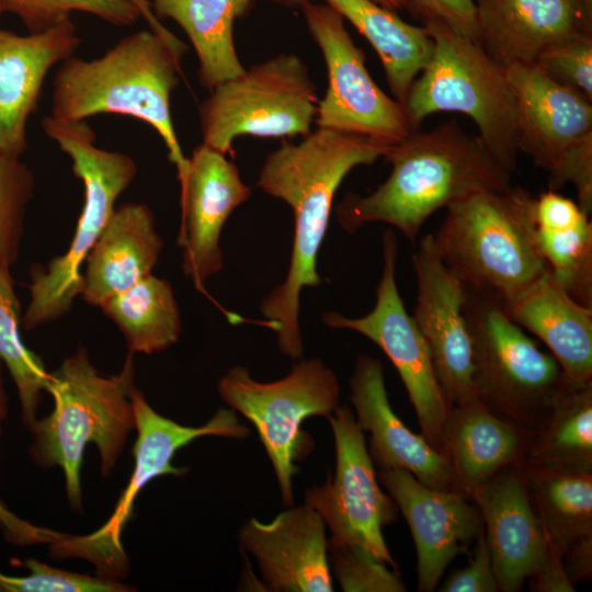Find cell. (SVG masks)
I'll list each match as a JSON object with an SVG mask.
<instances>
[{"label":"cell","mask_w":592,"mask_h":592,"mask_svg":"<svg viewBox=\"0 0 592 592\" xmlns=\"http://www.w3.org/2000/svg\"><path fill=\"white\" fill-rule=\"evenodd\" d=\"M130 1L138 9L140 18L145 20L149 29L156 34H158L160 37H162L180 58H183V56L187 52L186 44L180 41L160 22V20L153 13L149 0Z\"/></svg>","instance_id":"ee69618b"},{"label":"cell","mask_w":592,"mask_h":592,"mask_svg":"<svg viewBox=\"0 0 592 592\" xmlns=\"http://www.w3.org/2000/svg\"><path fill=\"white\" fill-rule=\"evenodd\" d=\"M534 592H573V583L569 580L562 562V556L548 542L545 559L538 570L527 579Z\"/></svg>","instance_id":"60d3db41"},{"label":"cell","mask_w":592,"mask_h":592,"mask_svg":"<svg viewBox=\"0 0 592 592\" xmlns=\"http://www.w3.org/2000/svg\"><path fill=\"white\" fill-rule=\"evenodd\" d=\"M137 440L133 447L134 469L106 523L90 535H58L50 544L56 558H83L96 568L100 577L119 579L127 574L128 559L122 546V532L128 522L134 500L153 478L182 476L187 468L172 465L175 453L201 436L214 435L243 440L250 429L231 408L219 409L205 424L186 426L156 412L136 388L133 394Z\"/></svg>","instance_id":"8fae6325"},{"label":"cell","mask_w":592,"mask_h":592,"mask_svg":"<svg viewBox=\"0 0 592 592\" xmlns=\"http://www.w3.org/2000/svg\"><path fill=\"white\" fill-rule=\"evenodd\" d=\"M501 303L515 323L546 345L567 382H592V307L572 298L549 269Z\"/></svg>","instance_id":"cb8c5ba5"},{"label":"cell","mask_w":592,"mask_h":592,"mask_svg":"<svg viewBox=\"0 0 592 592\" xmlns=\"http://www.w3.org/2000/svg\"><path fill=\"white\" fill-rule=\"evenodd\" d=\"M384 158L391 164L386 181L367 195L346 194L337 206V220L346 232L385 223L413 242L436 210L471 194L512 185V174L456 121L411 132Z\"/></svg>","instance_id":"7a4b0ae2"},{"label":"cell","mask_w":592,"mask_h":592,"mask_svg":"<svg viewBox=\"0 0 592 592\" xmlns=\"http://www.w3.org/2000/svg\"><path fill=\"white\" fill-rule=\"evenodd\" d=\"M0 9V18L2 14ZM81 38L70 19L43 32L18 35L0 25V151L21 159L26 124L37 110L49 70L73 56Z\"/></svg>","instance_id":"7402d4cb"},{"label":"cell","mask_w":592,"mask_h":592,"mask_svg":"<svg viewBox=\"0 0 592 592\" xmlns=\"http://www.w3.org/2000/svg\"><path fill=\"white\" fill-rule=\"evenodd\" d=\"M10 264L0 259V361L7 366L19 394L22 421L30 430L46 391L49 373L41 357L25 346L20 334L21 307Z\"/></svg>","instance_id":"1f68e13d"},{"label":"cell","mask_w":592,"mask_h":592,"mask_svg":"<svg viewBox=\"0 0 592 592\" xmlns=\"http://www.w3.org/2000/svg\"><path fill=\"white\" fill-rule=\"evenodd\" d=\"M221 399L254 426L274 468L282 502L294 503L295 462L306 448L300 432L309 417L329 418L339 407L340 385L334 372L319 358H299L282 379L260 383L244 366H234L218 382Z\"/></svg>","instance_id":"30bf717a"},{"label":"cell","mask_w":592,"mask_h":592,"mask_svg":"<svg viewBox=\"0 0 592 592\" xmlns=\"http://www.w3.org/2000/svg\"><path fill=\"white\" fill-rule=\"evenodd\" d=\"M158 19H172L189 37L198 60L201 83L208 90L246 68L234 43V25L252 0H149Z\"/></svg>","instance_id":"83f0119b"},{"label":"cell","mask_w":592,"mask_h":592,"mask_svg":"<svg viewBox=\"0 0 592 592\" xmlns=\"http://www.w3.org/2000/svg\"><path fill=\"white\" fill-rule=\"evenodd\" d=\"M334 439L335 470L322 486L305 491V503L322 517L335 545H358L397 570L383 528L398 515V506L377 479L364 432L346 406L328 418Z\"/></svg>","instance_id":"5bb4252c"},{"label":"cell","mask_w":592,"mask_h":592,"mask_svg":"<svg viewBox=\"0 0 592 592\" xmlns=\"http://www.w3.org/2000/svg\"><path fill=\"white\" fill-rule=\"evenodd\" d=\"M226 156L202 143L189 158L186 175L180 183L178 246L183 249V273L197 289L223 269V227L252 194L238 167Z\"/></svg>","instance_id":"2e32d148"},{"label":"cell","mask_w":592,"mask_h":592,"mask_svg":"<svg viewBox=\"0 0 592 592\" xmlns=\"http://www.w3.org/2000/svg\"><path fill=\"white\" fill-rule=\"evenodd\" d=\"M413 269V318L428 344L439 384L452 407L474 400V343L464 310L466 286L442 261L433 234L419 240Z\"/></svg>","instance_id":"9a60e30c"},{"label":"cell","mask_w":592,"mask_h":592,"mask_svg":"<svg viewBox=\"0 0 592 592\" xmlns=\"http://www.w3.org/2000/svg\"><path fill=\"white\" fill-rule=\"evenodd\" d=\"M473 559L465 568L453 571L441 592H497L499 584L483 532L476 540Z\"/></svg>","instance_id":"ab89813d"},{"label":"cell","mask_w":592,"mask_h":592,"mask_svg":"<svg viewBox=\"0 0 592 592\" xmlns=\"http://www.w3.org/2000/svg\"><path fill=\"white\" fill-rule=\"evenodd\" d=\"M464 310L474 343L477 398L530 434L566 383L559 363L508 316L493 294L466 286Z\"/></svg>","instance_id":"ba28073f"},{"label":"cell","mask_w":592,"mask_h":592,"mask_svg":"<svg viewBox=\"0 0 592 592\" xmlns=\"http://www.w3.org/2000/svg\"><path fill=\"white\" fill-rule=\"evenodd\" d=\"M538 250L557 283L577 301L592 307V224L535 227Z\"/></svg>","instance_id":"d6a6232c"},{"label":"cell","mask_w":592,"mask_h":592,"mask_svg":"<svg viewBox=\"0 0 592 592\" xmlns=\"http://www.w3.org/2000/svg\"><path fill=\"white\" fill-rule=\"evenodd\" d=\"M0 527L4 536L15 544H33L42 540L43 528L35 527L11 513L0 501Z\"/></svg>","instance_id":"7bdbcfd3"},{"label":"cell","mask_w":592,"mask_h":592,"mask_svg":"<svg viewBox=\"0 0 592 592\" xmlns=\"http://www.w3.org/2000/svg\"><path fill=\"white\" fill-rule=\"evenodd\" d=\"M562 562L569 580L590 581L592 576V535L576 540L563 554Z\"/></svg>","instance_id":"b9f144b4"},{"label":"cell","mask_w":592,"mask_h":592,"mask_svg":"<svg viewBox=\"0 0 592 592\" xmlns=\"http://www.w3.org/2000/svg\"><path fill=\"white\" fill-rule=\"evenodd\" d=\"M30 573L22 577L0 572V592H126V584L50 567L33 558L20 560Z\"/></svg>","instance_id":"8d00e7d4"},{"label":"cell","mask_w":592,"mask_h":592,"mask_svg":"<svg viewBox=\"0 0 592 592\" xmlns=\"http://www.w3.org/2000/svg\"><path fill=\"white\" fill-rule=\"evenodd\" d=\"M162 248L153 214L146 204L116 207L84 261L80 296L100 308L151 275Z\"/></svg>","instance_id":"d4e9b609"},{"label":"cell","mask_w":592,"mask_h":592,"mask_svg":"<svg viewBox=\"0 0 592 592\" xmlns=\"http://www.w3.org/2000/svg\"><path fill=\"white\" fill-rule=\"evenodd\" d=\"M135 389L133 353L113 376L99 374L86 349L49 373L46 391L54 399V410L30 429L34 436L30 455L41 467L62 469L72 510L81 509L80 467L86 445H96L102 474L109 475L135 429Z\"/></svg>","instance_id":"277c9868"},{"label":"cell","mask_w":592,"mask_h":592,"mask_svg":"<svg viewBox=\"0 0 592 592\" xmlns=\"http://www.w3.org/2000/svg\"><path fill=\"white\" fill-rule=\"evenodd\" d=\"M521 469L547 539L561 556L592 535V471L525 464Z\"/></svg>","instance_id":"f546056e"},{"label":"cell","mask_w":592,"mask_h":592,"mask_svg":"<svg viewBox=\"0 0 592 592\" xmlns=\"http://www.w3.org/2000/svg\"><path fill=\"white\" fill-rule=\"evenodd\" d=\"M42 127L70 157L72 172L82 181L84 200L66 252L47 265L31 270L30 301L22 317L26 330L49 323L70 310L82 289L81 265L116 208L118 196L137 174L132 157L95 145L96 135L87 121L48 115L43 117Z\"/></svg>","instance_id":"8992f818"},{"label":"cell","mask_w":592,"mask_h":592,"mask_svg":"<svg viewBox=\"0 0 592 592\" xmlns=\"http://www.w3.org/2000/svg\"><path fill=\"white\" fill-rule=\"evenodd\" d=\"M238 537L272 591H333L326 524L310 505L288 508L269 523L251 517Z\"/></svg>","instance_id":"ffe728a7"},{"label":"cell","mask_w":592,"mask_h":592,"mask_svg":"<svg viewBox=\"0 0 592 592\" xmlns=\"http://www.w3.org/2000/svg\"><path fill=\"white\" fill-rule=\"evenodd\" d=\"M35 187L31 169L0 151V259L10 265L20 254L24 219Z\"/></svg>","instance_id":"e575fe53"},{"label":"cell","mask_w":592,"mask_h":592,"mask_svg":"<svg viewBox=\"0 0 592 592\" xmlns=\"http://www.w3.org/2000/svg\"><path fill=\"white\" fill-rule=\"evenodd\" d=\"M277 5H282L285 8H301L307 2H310L311 0H269ZM378 4L391 10V11H398L405 9L403 0H374Z\"/></svg>","instance_id":"f6af8a7d"},{"label":"cell","mask_w":592,"mask_h":592,"mask_svg":"<svg viewBox=\"0 0 592 592\" xmlns=\"http://www.w3.org/2000/svg\"><path fill=\"white\" fill-rule=\"evenodd\" d=\"M0 9L19 16L30 33L50 29L70 19L75 11L117 26L132 25L140 18L130 0H0Z\"/></svg>","instance_id":"836d02e7"},{"label":"cell","mask_w":592,"mask_h":592,"mask_svg":"<svg viewBox=\"0 0 592 592\" xmlns=\"http://www.w3.org/2000/svg\"><path fill=\"white\" fill-rule=\"evenodd\" d=\"M470 499L482 519L499 591H520L540 567L548 545L521 464L498 471L477 487Z\"/></svg>","instance_id":"d6986e66"},{"label":"cell","mask_w":592,"mask_h":592,"mask_svg":"<svg viewBox=\"0 0 592 592\" xmlns=\"http://www.w3.org/2000/svg\"><path fill=\"white\" fill-rule=\"evenodd\" d=\"M329 563L344 592H405L396 569L358 545L328 543Z\"/></svg>","instance_id":"d590c367"},{"label":"cell","mask_w":592,"mask_h":592,"mask_svg":"<svg viewBox=\"0 0 592 592\" xmlns=\"http://www.w3.org/2000/svg\"><path fill=\"white\" fill-rule=\"evenodd\" d=\"M397 255V237L387 229L383 234V272L373 309L357 318L330 310L323 312L321 319L330 328L355 331L383 350L403 383L421 435L444 455L445 429L452 406L436 378L428 344L399 294Z\"/></svg>","instance_id":"7c38bea8"},{"label":"cell","mask_w":592,"mask_h":592,"mask_svg":"<svg viewBox=\"0 0 592 592\" xmlns=\"http://www.w3.org/2000/svg\"><path fill=\"white\" fill-rule=\"evenodd\" d=\"M350 391L356 423L371 434L367 449L378 469L402 468L431 488L455 491L445 455L421 434L413 433L394 412L378 358L369 355L356 358Z\"/></svg>","instance_id":"603a6c76"},{"label":"cell","mask_w":592,"mask_h":592,"mask_svg":"<svg viewBox=\"0 0 592 592\" xmlns=\"http://www.w3.org/2000/svg\"><path fill=\"white\" fill-rule=\"evenodd\" d=\"M318 103L304 61L295 54L275 56L210 90L198 110L203 144L227 155L239 136H306Z\"/></svg>","instance_id":"9c48e42d"},{"label":"cell","mask_w":592,"mask_h":592,"mask_svg":"<svg viewBox=\"0 0 592 592\" xmlns=\"http://www.w3.org/2000/svg\"><path fill=\"white\" fill-rule=\"evenodd\" d=\"M300 9L328 72L316 125L385 145H394L413 132L405 105L387 95L371 77L365 55L354 44L344 19L327 3L310 1Z\"/></svg>","instance_id":"4fadbf2b"},{"label":"cell","mask_w":592,"mask_h":592,"mask_svg":"<svg viewBox=\"0 0 592 592\" xmlns=\"http://www.w3.org/2000/svg\"><path fill=\"white\" fill-rule=\"evenodd\" d=\"M530 434L504 420L478 398L453 406L448 415L444 455L455 491L471 492L498 471L522 464Z\"/></svg>","instance_id":"484cf974"},{"label":"cell","mask_w":592,"mask_h":592,"mask_svg":"<svg viewBox=\"0 0 592 592\" xmlns=\"http://www.w3.org/2000/svg\"><path fill=\"white\" fill-rule=\"evenodd\" d=\"M515 103L517 148L553 174L592 137V100L547 77L535 64L505 68Z\"/></svg>","instance_id":"ac0fdd59"},{"label":"cell","mask_w":592,"mask_h":592,"mask_svg":"<svg viewBox=\"0 0 592 592\" xmlns=\"http://www.w3.org/2000/svg\"><path fill=\"white\" fill-rule=\"evenodd\" d=\"M325 1L368 41L380 59L394 98L405 104L433 52L426 29L405 22L374 0Z\"/></svg>","instance_id":"4316f807"},{"label":"cell","mask_w":592,"mask_h":592,"mask_svg":"<svg viewBox=\"0 0 592 592\" xmlns=\"http://www.w3.org/2000/svg\"><path fill=\"white\" fill-rule=\"evenodd\" d=\"M423 26L434 46L403 104L412 129L418 130L433 113L465 114L475 122L488 151L514 173L519 155L516 115L505 68L477 42L445 24L428 22Z\"/></svg>","instance_id":"52a82bcc"},{"label":"cell","mask_w":592,"mask_h":592,"mask_svg":"<svg viewBox=\"0 0 592 592\" xmlns=\"http://www.w3.org/2000/svg\"><path fill=\"white\" fill-rule=\"evenodd\" d=\"M534 198L512 184L451 204L433 234L442 261L467 287L501 301L521 293L548 269L536 243Z\"/></svg>","instance_id":"5b68a950"},{"label":"cell","mask_w":592,"mask_h":592,"mask_svg":"<svg viewBox=\"0 0 592 592\" xmlns=\"http://www.w3.org/2000/svg\"><path fill=\"white\" fill-rule=\"evenodd\" d=\"M522 464L592 471V382L566 380L530 433Z\"/></svg>","instance_id":"f1b7e54d"},{"label":"cell","mask_w":592,"mask_h":592,"mask_svg":"<svg viewBox=\"0 0 592 592\" xmlns=\"http://www.w3.org/2000/svg\"><path fill=\"white\" fill-rule=\"evenodd\" d=\"M391 145L335 129L317 127L297 144L285 143L265 158L257 186L284 201L294 214V239L287 274L260 305L277 334L280 351L303 355L299 299L305 287H317V271L335 192L358 166L374 163Z\"/></svg>","instance_id":"6da1fadb"},{"label":"cell","mask_w":592,"mask_h":592,"mask_svg":"<svg viewBox=\"0 0 592 592\" xmlns=\"http://www.w3.org/2000/svg\"><path fill=\"white\" fill-rule=\"evenodd\" d=\"M405 9L423 24L440 22L456 33L477 42L475 0H403Z\"/></svg>","instance_id":"f35d334b"},{"label":"cell","mask_w":592,"mask_h":592,"mask_svg":"<svg viewBox=\"0 0 592 592\" xmlns=\"http://www.w3.org/2000/svg\"><path fill=\"white\" fill-rule=\"evenodd\" d=\"M1 369H2V362L0 361V440H1V434H2V423L7 419V415H8V399H7V395L3 387Z\"/></svg>","instance_id":"bcb514c9"},{"label":"cell","mask_w":592,"mask_h":592,"mask_svg":"<svg viewBox=\"0 0 592 592\" xmlns=\"http://www.w3.org/2000/svg\"><path fill=\"white\" fill-rule=\"evenodd\" d=\"M181 59L150 29L125 36L99 58L72 56L60 64L55 75L50 115L87 121L111 113L146 122L163 140L181 183L189 158L178 140L170 109Z\"/></svg>","instance_id":"3957f363"},{"label":"cell","mask_w":592,"mask_h":592,"mask_svg":"<svg viewBox=\"0 0 592 592\" xmlns=\"http://www.w3.org/2000/svg\"><path fill=\"white\" fill-rule=\"evenodd\" d=\"M100 309L121 330L133 354L164 351L182 333L173 288L167 280L153 274L107 299Z\"/></svg>","instance_id":"4dcf8cb0"},{"label":"cell","mask_w":592,"mask_h":592,"mask_svg":"<svg viewBox=\"0 0 592 592\" xmlns=\"http://www.w3.org/2000/svg\"><path fill=\"white\" fill-rule=\"evenodd\" d=\"M477 43L506 68L592 34V0H475Z\"/></svg>","instance_id":"44dd1931"},{"label":"cell","mask_w":592,"mask_h":592,"mask_svg":"<svg viewBox=\"0 0 592 592\" xmlns=\"http://www.w3.org/2000/svg\"><path fill=\"white\" fill-rule=\"evenodd\" d=\"M377 478L409 525L418 590L432 592L451 561L483 532L479 509L466 494L431 488L402 468H382Z\"/></svg>","instance_id":"e0dca14e"},{"label":"cell","mask_w":592,"mask_h":592,"mask_svg":"<svg viewBox=\"0 0 592 592\" xmlns=\"http://www.w3.org/2000/svg\"><path fill=\"white\" fill-rule=\"evenodd\" d=\"M534 64L551 80L592 100V34L548 48Z\"/></svg>","instance_id":"74e56055"}]
</instances>
